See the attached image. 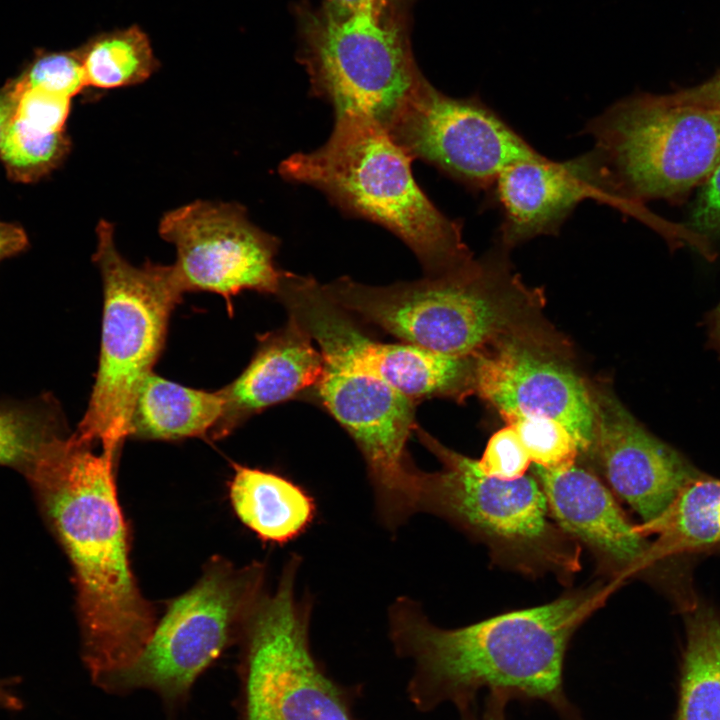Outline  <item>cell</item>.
Here are the masks:
<instances>
[{"label":"cell","mask_w":720,"mask_h":720,"mask_svg":"<svg viewBox=\"0 0 720 720\" xmlns=\"http://www.w3.org/2000/svg\"><path fill=\"white\" fill-rule=\"evenodd\" d=\"M690 224L698 232L720 236V163L702 184Z\"/></svg>","instance_id":"30"},{"label":"cell","mask_w":720,"mask_h":720,"mask_svg":"<svg viewBox=\"0 0 720 720\" xmlns=\"http://www.w3.org/2000/svg\"><path fill=\"white\" fill-rule=\"evenodd\" d=\"M71 150L65 131L52 132L9 116L0 143V159L17 182H35L56 169Z\"/></svg>","instance_id":"26"},{"label":"cell","mask_w":720,"mask_h":720,"mask_svg":"<svg viewBox=\"0 0 720 720\" xmlns=\"http://www.w3.org/2000/svg\"><path fill=\"white\" fill-rule=\"evenodd\" d=\"M531 459L515 429L508 425L494 433L487 442L482 457L478 460L480 469L488 476L499 480H517L530 466Z\"/></svg>","instance_id":"29"},{"label":"cell","mask_w":720,"mask_h":720,"mask_svg":"<svg viewBox=\"0 0 720 720\" xmlns=\"http://www.w3.org/2000/svg\"><path fill=\"white\" fill-rule=\"evenodd\" d=\"M1 692H2V689H1V683H0V696H1Z\"/></svg>","instance_id":"37"},{"label":"cell","mask_w":720,"mask_h":720,"mask_svg":"<svg viewBox=\"0 0 720 720\" xmlns=\"http://www.w3.org/2000/svg\"><path fill=\"white\" fill-rule=\"evenodd\" d=\"M616 584H594L454 629L432 623L416 601L396 600L389 609V636L396 654L413 664L410 701L422 712L446 702L461 712L475 707L485 689L509 701H543L563 719L581 720L564 692L566 651Z\"/></svg>","instance_id":"1"},{"label":"cell","mask_w":720,"mask_h":720,"mask_svg":"<svg viewBox=\"0 0 720 720\" xmlns=\"http://www.w3.org/2000/svg\"><path fill=\"white\" fill-rule=\"evenodd\" d=\"M276 296L288 318L319 345L324 358L369 373L414 402L463 394L471 386L472 356L456 357L408 343L375 341L313 277L284 271Z\"/></svg>","instance_id":"13"},{"label":"cell","mask_w":720,"mask_h":720,"mask_svg":"<svg viewBox=\"0 0 720 720\" xmlns=\"http://www.w3.org/2000/svg\"><path fill=\"white\" fill-rule=\"evenodd\" d=\"M9 83L16 88H39L70 99L87 88L77 51L40 53Z\"/></svg>","instance_id":"28"},{"label":"cell","mask_w":720,"mask_h":720,"mask_svg":"<svg viewBox=\"0 0 720 720\" xmlns=\"http://www.w3.org/2000/svg\"><path fill=\"white\" fill-rule=\"evenodd\" d=\"M413 158L373 119L356 113L335 116L328 140L311 152L282 161L288 182L322 192L343 213L379 224L416 255L427 276L471 261L462 222L448 218L416 182Z\"/></svg>","instance_id":"3"},{"label":"cell","mask_w":720,"mask_h":720,"mask_svg":"<svg viewBox=\"0 0 720 720\" xmlns=\"http://www.w3.org/2000/svg\"><path fill=\"white\" fill-rule=\"evenodd\" d=\"M300 62L311 92L335 116H367L386 130L424 76L403 25L365 6L346 14L303 9Z\"/></svg>","instance_id":"9"},{"label":"cell","mask_w":720,"mask_h":720,"mask_svg":"<svg viewBox=\"0 0 720 720\" xmlns=\"http://www.w3.org/2000/svg\"><path fill=\"white\" fill-rule=\"evenodd\" d=\"M441 469L422 474L419 512L436 515L485 544L498 565L526 576L567 581L581 568L579 544L553 520L535 476L499 480L478 460L414 429Z\"/></svg>","instance_id":"6"},{"label":"cell","mask_w":720,"mask_h":720,"mask_svg":"<svg viewBox=\"0 0 720 720\" xmlns=\"http://www.w3.org/2000/svg\"><path fill=\"white\" fill-rule=\"evenodd\" d=\"M387 131L413 160L474 193H488L506 167L542 156L478 96L453 98L425 78Z\"/></svg>","instance_id":"12"},{"label":"cell","mask_w":720,"mask_h":720,"mask_svg":"<svg viewBox=\"0 0 720 720\" xmlns=\"http://www.w3.org/2000/svg\"><path fill=\"white\" fill-rule=\"evenodd\" d=\"M705 324L708 333V346L714 350L720 359V302L706 315Z\"/></svg>","instance_id":"35"},{"label":"cell","mask_w":720,"mask_h":720,"mask_svg":"<svg viewBox=\"0 0 720 720\" xmlns=\"http://www.w3.org/2000/svg\"><path fill=\"white\" fill-rule=\"evenodd\" d=\"M644 534L657 535L652 549L662 562L719 548L720 479L701 472Z\"/></svg>","instance_id":"22"},{"label":"cell","mask_w":720,"mask_h":720,"mask_svg":"<svg viewBox=\"0 0 720 720\" xmlns=\"http://www.w3.org/2000/svg\"><path fill=\"white\" fill-rule=\"evenodd\" d=\"M666 97L682 105H692L720 113V72L704 82L666 94Z\"/></svg>","instance_id":"31"},{"label":"cell","mask_w":720,"mask_h":720,"mask_svg":"<svg viewBox=\"0 0 720 720\" xmlns=\"http://www.w3.org/2000/svg\"><path fill=\"white\" fill-rule=\"evenodd\" d=\"M502 221L497 243L509 250L541 235H557L577 205L595 199L586 154L566 161L540 156L506 167L487 193Z\"/></svg>","instance_id":"18"},{"label":"cell","mask_w":720,"mask_h":720,"mask_svg":"<svg viewBox=\"0 0 720 720\" xmlns=\"http://www.w3.org/2000/svg\"><path fill=\"white\" fill-rule=\"evenodd\" d=\"M301 558L286 561L242 631L241 720H358L353 689L335 681L310 644L311 600L298 596Z\"/></svg>","instance_id":"7"},{"label":"cell","mask_w":720,"mask_h":720,"mask_svg":"<svg viewBox=\"0 0 720 720\" xmlns=\"http://www.w3.org/2000/svg\"><path fill=\"white\" fill-rule=\"evenodd\" d=\"M504 270L498 257H489L442 275L388 286L365 285L348 277L321 285L343 310L404 343L471 357L504 327V310L491 293Z\"/></svg>","instance_id":"10"},{"label":"cell","mask_w":720,"mask_h":720,"mask_svg":"<svg viewBox=\"0 0 720 720\" xmlns=\"http://www.w3.org/2000/svg\"><path fill=\"white\" fill-rule=\"evenodd\" d=\"M557 525L597 560L617 582L641 578L663 589L681 611L697 600L689 575L679 560L656 559L652 542L634 525L610 490L585 468L572 463L559 468L534 465Z\"/></svg>","instance_id":"15"},{"label":"cell","mask_w":720,"mask_h":720,"mask_svg":"<svg viewBox=\"0 0 720 720\" xmlns=\"http://www.w3.org/2000/svg\"><path fill=\"white\" fill-rule=\"evenodd\" d=\"M509 700L498 693H488L484 710L476 720H506L505 708Z\"/></svg>","instance_id":"34"},{"label":"cell","mask_w":720,"mask_h":720,"mask_svg":"<svg viewBox=\"0 0 720 720\" xmlns=\"http://www.w3.org/2000/svg\"><path fill=\"white\" fill-rule=\"evenodd\" d=\"M472 388L504 419L547 417L563 424L579 452L590 454L595 437L592 395L570 368L517 340L489 354H475Z\"/></svg>","instance_id":"16"},{"label":"cell","mask_w":720,"mask_h":720,"mask_svg":"<svg viewBox=\"0 0 720 720\" xmlns=\"http://www.w3.org/2000/svg\"><path fill=\"white\" fill-rule=\"evenodd\" d=\"M683 613L686 647L677 720H720V615L699 602Z\"/></svg>","instance_id":"23"},{"label":"cell","mask_w":720,"mask_h":720,"mask_svg":"<svg viewBox=\"0 0 720 720\" xmlns=\"http://www.w3.org/2000/svg\"><path fill=\"white\" fill-rule=\"evenodd\" d=\"M12 109V99L5 88L0 90V143Z\"/></svg>","instance_id":"36"},{"label":"cell","mask_w":720,"mask_h":720,"mask_svg":"<svg viewBox=\"0 0 720 720\" xmlns=\"http://www.w3.org/2000/svg\"><path fill=\"white\" fill-rule=\"evenodd\" d=\"M77 52L87 88L108 90L137 85L159 67L149 38L135 25L99 34Z\"/></svg>","instance_id":"25"},{"label":"cell","mask_w":720,"mask_h":720,"mask_svg":"<svg viewBox=\"0 0 720 720\" xmlns=\"http://www.w3.org/2000/svg\"><path fill=\"white\" fill-rule=\"evenodd\" d=\"M312 342L290 318L281 328L259 336L247 367L220 389L223 412L210 439L226 437L255 414L316 385L324 359Z\"/></svg>","instance_id":"19"},{"label":"cell","mask_w":720,"mask_h":720,"mask_svg":"<svg viewBox=\"0 0 720 720\" xmlns=\"http://www.w3.org/2000/svg\"><path fill=\"white\" fill-rule=\"evenodd\" d=\"M96 236L93 259L103 288L100 353L88 406L74 435L117 457L129 437L138 388L153 372L184 292L172 265L130 263L116 247L112 223L100 220Z\"/></svg>","instance_id":"5"},{"label":"cell","mask_w":720,"mask_h":720,"mask_svg":"<svg viewBox=\"0 0 720 720\" xmlns=\"http://www.w3.org/2000/svg\"><path fill=\"white\" fill-rule=\"evenodd\" d=\"M323 359L318 396L358 446L377 515L386 528L396 530L419 512L423 471L407 451L416 402L369 373Z\"/></svg>","instance_id":"11"},{"label":"cell","mask_w":720,"mask_h":720,"mask_svg":"<svg viewBox=\"0 0 720 720\" xmlns=\"http://www.w3.org/2000/svg\"><path fill=\"white\" fill-rule=\"evenodd\" d=\"M115 460L67 433L24 475L71 563L82 658L95 684L127 667L156 624L131 569Z\"/></svg>","instance_id":"2"},{"label":"cell","mask_w":720,"mask_h":720,"mask_svg":"<svg viewBox=\"0 0 720 720\" xmlns=\"http://www.w3.org/2000/svg\"><path fill=\"white\" fill-rule=\"evenodd\" d=\"M393 0H325V9L336 14H346L365 6L385 11Z\"/></svg>","instance_id":"33"},{"label":"cell","mask_w":720,"mask_h":720,"mask_svg":"<svg viewBox=\"0 0 720 720\" xmlns=\"http://www.w3.org/2000/svg\"><path fill=\"white\" fill-rule=\"evenodd\" d=\"M592 399L595 437L590 454L613 492L639 515L644 534L701 471L646 430L608 391Z\"/></svg>","instance_id":"17"},{"label":"cell","mask_w":720,"mask_h":720,"mask_svg":"<svg viewBox=\"0 0 720 720\" xmlns=\"http://www.w3.org/2000/svg\"><path fill=\"white\" fill-rule=\"evenodd\" d=\"M265 567L215 558L188 591L171 601L137 657L96 685L110 693L148 689L166 705L182 703L197 678L240 639L262 597Z\"/></svg>","instance_id":"8"},{"label":"cell","mask_w":720,"mask_h":720,"mask_svg":"<svg viewBox=\"0 0 720 720\" xmlns=\"http://www.w3.org/2000/svg\"><path fill=\"white\" fill-rule=\"evenodd\" d=\"M159 234L175 247L172 266L184 293L218 294L231 313L233 297L245 290L278 292L280 241L256 226L239 203L191 202L164 214Z\"/></svg>","instance_id":"14"},{"label":"cell","mask_w":720,"mask_h":720,"mask_svg":"<svg viewBox=\"0 0 720 720\" xmlns=\"http://www.w3.org/2000/svg\"><path fill=\"white\" fill-rule=\"evenodd\" d=\"M223 405L220 390L191 388L151 372L138 388L129 437L159 441L210 439Z\"/></svg>","instance_id":"21"},{"label":"cell","mask_w":720,"mask_h":720,"mask_svg":"<svg viewBox=\"0 0 720 720\" xmlns=\"http://www.w3.org/2000/svg\"><path fill=\"white\" fill-rule=\"evenodd\" d=\"M67 433L64 412L52 394L0 398V466L25 475L45 446Z\"/></svg>","instance_id":"24"},{"label":"cell","mask_w":720,"mask_h":720,"mask_svg":"<svg viewBox=\"0 0 720 720\" xmlns=\"http://www.w3.org/2000/svg\"><path fill=\"white\" fill-rule=\"evenodd\" d=\"M583 132L595 142L586 153L595 200L640 218L644 202L679 201L720 163V113L665 94L622 98Z\"/></svg>","instance_id":"4"},{"label":"cell","mask_w":720,"mask_h":720,"mask_svg":"<svg viewBox=\"0 0 720 720\" xmlns=\"http://www.w3.org/2000/svg\"><path fill=\"white\" fill-rule=\"evenodd\" d=\"M229 496L241 522L271 544H286L303 535L317 515L315 499L304 487L258 468L236 465Z\"/></svg>","instance_id":"20"},{"label":"cell","mask_w":720,"mask_h":720,"mask_svg":"<svg viewBox=\"0 0 720 720\" xmlns=\"http://www.w3.org/2000/svg\"><path fill=\"white\" fill-rule=\"evenodd\" d=\"M27 246L28 238L21 226L0 221V262L23 252Z\"/></svg>","instance_id":"32"},{"label":"cell","mask_w":720,"mask_h":720,"mask_svg":"<svg viewBox=\"0 0 720 720\" xmlns=\"http://www.w3.org/2000/svg\"><path fill=\"white\" fill-rule=\"evenodd\" d=\"M517 432L534 465L559 468L575 462L577 443L568 429L556 420L538 416L504 419Z\"/></svg>","instance_id":"27"}]
</instances>
